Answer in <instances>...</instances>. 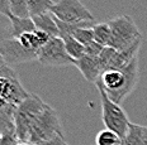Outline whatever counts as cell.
<instances>
[{
	"instance_id": "603a6c76",
	"label": "cell",
	"mask_w": 147,
	"mask_h": 145,
	"mask_svg": "<svg viewBox=\"0 0 147 145\" xmlns=\"http://www.w3.org/2000/svg\"><path fill=\"white\" fill-rule=\"evenodd\" d=\"M65 143L66 141H65V139H63V136H59V138H55L48 141H43V143L37 144V145H63Z\"/></svg>"
},
{
	"instance_id": "7402d4cb",
	"label": "cell",
	"mask_w": 147,
	"mask_h": 145,
	"mask_svg": "<svg viewBox=\"0 0 147 145\" xmlns=\"http://www.w3.org/2000/svg\"><path fill=\"white\" fill-rule=\"evenodd\" d=\"M10 3L11 0H0V14L5 17H10Z\"/></svg>"
},
{
	"instance_id": "7c38bea8",
	"label": "cell",
	"mask_w": 147,
	"mask_h": 145,
	"mask_svg": "<svg viewBox=\"0 0 147 145\" xmlns=\"http://www.w3.org/2000/svg\"><path fill=\"white\" fill-rule=\"evenodd\" d=\"M32 19L36 24L37 29L46 32L51 37H60L59 27H57L56 19H55V15L52 13H46L38 17H33Z\"/></svg>"
},
{
	"instance_id": "d4e9b609",
	"label": "cell",
	"mask_w": 147,
	"mask_h": 145,
	"mask_svg": "<svg viewBox=\"0 0 147 145\" xmlns=\"http://www.w3.org/2000/svg\"><path fill=\"white\" fill-rule=\"evenodd\" d=\"M5 66H7V62L4 61V58H3V56H1V54H0V71H1V69L4 68Z\"/></svg>"
},
{
	"instance_id": "277c9868",
	"label": "cell",
	"mask_w": 147,
	"mask_h": 145,
	"mask_svg": "<svg viewBox=\"0 0 147 145\" xmlns=\"http://www.w3.org/2000/svg\"><path fill=\"white\" fill-rule=\"evenodd\" d=\"M110 31H112V46L117 51H123L133 46L134 43L142 41L138 27L136 25L132 17L119 15L109 20Z\"/></svg>"
},
{
	"instance_id": "44dd1931",
	"label": "cell",
	"mask_w": 147,
	"mask_h": 145,
	"mask_svg": "<svg viewBox=\"0 0 147 145\" xmlns=\"http://www.w3.org/2000/svg\"><path fill=\"white\" fill-rule=\"evenodd\" d=\"M18 143H19V140H18L15 134L4 135V136H1V140H0V145H18Z\"/></svg>"
},
{
	"instance_id": "83f0119b",
	"label": "cell",
	"mask_w": 147,
	"mask_h": 145,
	"mask_svg": "<svg viewBox=\"0 0 147 145\" xmlns=\"http://www.w3.org/2000/svg\"><path fill=\"white\" fill-rule=\"evenodd\" d=\"M63 145H69V144H67V143H65V144H63Z\"/></svg>"
},
{
	"instance_id": "484cf974",
	"label": "cell",
	"mask_w": 147,
	"mask_h": 145,
	"mask_svg": "<svg viewBox=\"0 0 147 145\" xmlns=\"http://www.w3.org/2000/svg\"><path fill=\"white\" fill-rule=\"evenodd\" d=\"M18 145H34V144H30V143H26V141H19Z\"/></svg>"
},
{
	"instance_id": "6da1fadb",
	"label": "cell",
	"mask_w": 147,
	"mask_h": 145,
	"mask_svg": "<svg viewBox=\"0 0 147 145\" xmlns=\"http://www.w3.org/2000/svg\"><path fill=\"white\" fill-rule=\"evenodd\" d=\"M138 57L122 69H107L95 82L115 104L122 105L138 83Z\"/></svg>"
},
{
	"instance_id": "d6986e66",
	"label": "cell",
	"mask_w": 147,
	"mask_h": 145,
	"mask_svg": "<svg viewBox=\"0 0 147 145\" xmlns=\"http://www.w3.org/2000/svg\"><path fill=\"white\" fill-rule=\"evenodd\" d=\"M115 52H117V49H114L113 47H104L103 52L100 53V56H99L103 72L109 67V65H110V62H112V59H113V57H114Z\"/></svg>"
},
{
	"instance_id": "3957f363",
	"label": "cell",
	"mask_w": 147,
	"mask_h": 145,
	"mask_svg": "<svg viewBox=\"0 0 147 145\" xmlns=\"http://www.w3.org/2000/svg\"><path fill=\"white\" fill-rule=\"evenodd\" d=\"M59 136H63L60 116L53 107L47 105L30 129L27 143L37 145Z\"/></svg>"
},
{
	"instance_id": "ffe728a7",
	"label": "cell",
	"mask_w": 147,
	"mask_h": 145,
	"mask_svg": "<svg viewBox=\"0 0 147 145\" xmlns=\"http://www.w3.org/2000/svg\"><path fill=\"white\" fill-rule=\"evenodd\" d=\"M104 47L102 44H99L98 42L93 41L91 43H89L85 46V54H89V56H94V57H99L100 53L103 52Z\"/></svg>"
},
{
	"instance_id": "4fadbf2b",
	"label": "cell",
	"mask_w": 147,
	"mask_h": 145,
	"mask_svg": "<svg viewBox=\"0 0 147 145\" xmlns=\"http://www.w3.org/2000/svg\"><path fill=\"white\" fill-rule=\"evenodd\" d=\"M94 41L102 44L103 47L112 46V31L109 23H95L93 27Z\"/></svg>"
},
{
	"instance_id": "e0dca14e",
	"label": "cell",
	"mask_w": 147,
	"mask_h": 145,
	"mask_svg": "<svg viewBox=\"0 0 147 145\" xmlns=\"http://www.w3.org/2000/svg\"><path fill=\"white\" fill-rule=\"evenodd\" d=\"M10 14L18 18H30L28 0H11Z\"/></svg>"
},
{
	"instance_id": "2e32d148",
	"label": "cell",
	"mask_w": 147,
	"mask_h": 145,
	"mask_svg": "<svg viewBox=\"0 0 147 145\" xmlns=\"http://www.w3.org/2000/svg\"><path fill=\"white\" fill-rule=\"evenodd\" d=\"M95 144L96 145H121L122 138L115 134V132L105 129V130H102L100 132H98L95 138Z\"/></svg>"
},
{
	"instance_id": "5b68a950",
	"label": "cell",
	"mask_w": 147,
	"mask_h": 145,
	"mask_svg": "<svg viewBox=\"0 0 147 145\" xmlns=\"http://www.w3.org/2000/svg\"><path fill=\"white\" fill-rule=\"evenodd\" d=\"M98 91H99V95H100L102 120H103L104 126L123 139L125 136V134L128 132V129H129V125H131L127 114L123 110L122 105L115 104L114 101H112L107 96V93L103 91V88L98 87Z\"/></svg>"
},
{
	"instance_id": "cb8c5ba5",
	"label": "cell",
	"mask_w": 147,
	"mask_h": 145,
	"mask_svg": "<svg viewBox=\"0 0 147 145\" xmlns=\"http://www.w3.org/2000/svg\"><path fill=\"white\" fill-rule=\"evenodd\" d=\"M141 145H147V126H142V141Z\"/></svg>"
},
{
	"instance_id": "9c48e42d",
	"label": "cell",
	"mask_w": 147,
	"mask_h": 145,
	"mask_svg": "<svg viewBox=\"0 0 147 145\" xmlns=\"http://www.w3.org/2000/svg\"><path fill=\"white\" fill-rule=\"evenodd\" d=\"M0 54L9 66H17L38 59V52L27 49L17 38H5L0 41Z\"/></svg>"
},
{
	"instance_id": "8fae6325",
	"label": "cell",
	"mask_w": 147,
	"mask_h": 145,
	"mask_svg": "<svg viewBox=\"0 0 147 145\" xmlns=\"http://www.w3.org/2000/svg\"><path fill=\"white\" fill-rule=\"evenodd\" d=\"M10 25L8 29V38H19L22 34L36 31V24L32 18H18L10 15L8 18Z\"/></svg>"
},
{
	"instance_id": "f546056e",
	"label": "cell",
	"mask_w": 147,
	"mask_h": 145,
	"mask_svg": "<svg viewBox=\"0 0 147 145\" xmlns=\"http://www.w3.org/2000/svg\"><path fill=\"white\" fill-rule=\"evenodd\" d=\"M121 145H124V144H123V143H122V144H121Z\"/></svg>"
},
{
	"instance_id": "ac0fdd59",
	"label": "cell",
	"mask_w": 147,
	"mask_h": 145,
	"mask_svg": "<svg viewBox=\"0 0 147 145\" xmlns=\"http://www.w3.org/2000/svg\"><path fill=\"white\" fill-rule=\"evenodd\" d=\"M94 25H86V27H81L78 28L76 31H74L72 37L75 39H78L81 44L86 46V44L91 43L94 41V31H93Z\"/></svg>"
},
{
	"instance_id": "52a82bcc",
	"label": "cell",
	"mask_w": 147,
	"mask_h": 145,
	"mask_svg": "<svg viewBox=\"0 0 147 145\" xmlns=\"http://www.w3.org/2000/svg\"><path fill=\"white\" fill-rule=\"evenodd\" d=\"M37 61L47 67H62V66L76 65V59H74L67 53L65 43L61 37H51L50 41L38 51Z\"/></svg>"
},
{
	"instance_id": "8992f818",
	"label": "cell",
	"mask_w": 147,
	"mask_h": 145,
	"mask_svg": "<svg viewBox=\"0 0 147 145\" xmlns=\"http://www.w3.org/2000/svg\"><path fill=\"white\" fill-rule=\"evenodd\" d=\"M0 96L13 107H17L29 96V92L20 83L17 72L9 65L0 71Z\"/></svg>"
},
{
	"instance_id": "4316f807",
	"label": "cell",
	"mask_w": 147,
	"mask_h": 145,
	"mask_svg": "<svg viewBox=\"0 0 147 145\" xmlns=\"http://www.w3.org/2000/svg\"><path fill=\"white\" fill-rule=\"evenodd\" d=\"M52 1H53V3H56V1H57V0H52Z\"/></svg>"
},
{
	"instance_id": "9a60e30c",
	"label": "cell",
	"mask_w": 147,
	"mask_h": 145,
	"mask_svg": "<svg viewBox=\"0 0 147 145\" xmlns=\"http://www.w3.org/2000/svg\"><path fill=\"white\" fill-rule=\"evenodd\" d=\"M55 3L52 0H28L29 15L30 18L38 17L46 13H51Z\"/></svg>"
},
{
	"instance_id": "30bf717a",
	"label": "cell",
	"mask_w": 147,
	"mask_h": 145,
	"mask_svg": "<svg viewBox=\"0 0 147 145\" xmlns=\"http://www.w3.org/2000/svg\"><path fill=\"white\" fill-rule=\"evenodd\" d=\"M75 66L78 67L80 73L84 76V78L88 82L95 83L103 73L102 63H100L99 57L84 54L81 58H79L78 61H76Z\"/></svg>"
},
{
	"instance_id": "ba28073f",
	"label": "cell",
	"mask_w": 147,
	"mask_h": 145,
	"mask_svg": "<svg viewBox=\"0 0 147 145\" xmlns=\"http://www.w3.org/2000/svg\"><path fill=\"white\" fill-rule=\"evenodd\" d=\"M51 13L65 23L95 22L91 11L80 0H57L52 7Z\"/></svg>"
},
{
	"instance_id": "7a4b0ae2",
	"label": "cell",
	"mask_w": 147,
	"mask_h": 145,
	"mask_svg": "<svg viewBox=\"0 0 147 145\" xmlns=\"http://www.w3.org/2000/svg\"><path fill=\"white\" fill-rule=\"evenodd\" d=\"M47 104L39 96L34 93H29V96L24 101H22L14 111V125L15 135L19 141H28L29 132L32 126L34 125L37 119Z\"/></svg>"
},
{
	"instance_id": "5bb4252c",
	"label": "cell",
	"mask_w": 147,
	"mask_h": 145,
	"mask_svg": "<svg viewBox=\"0 0 147 145\" xmlns=\"http://www.w3.org/2000/svg\"><path fill=\"white\" fill-rule=\"evenodd\" d=\"M61 38H62L63 43H65L67 53H69L74 59L78 61L79 58H81V57L85 54V46L81 44L78 39L74 38L72 35L67 34V35H62Z\"/></svg>"
},
{
	"instance_id": "f1b7e54d",
	"label": "cell",
	"mask_w": 147,
	"mask_h": 145,
	"mask_svg": "<svg viewBox=\"0 0 147 145\" xmlns=\"http://www.w3.org/2000/svg\"><path fill=\"white\" fill-rule=\"evenodd\" d=\"M0 140H1V135H0Z\"/></svg>"
}]
</instances>
